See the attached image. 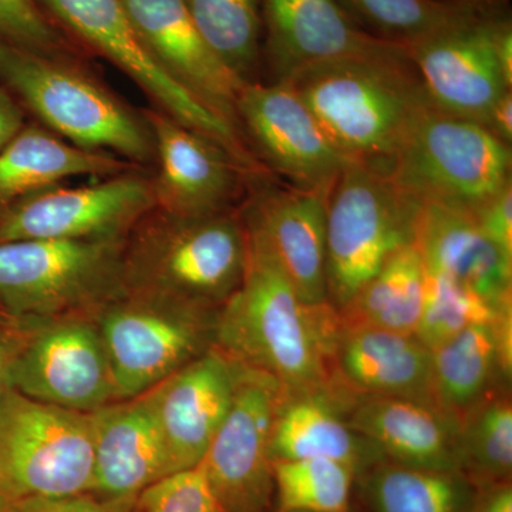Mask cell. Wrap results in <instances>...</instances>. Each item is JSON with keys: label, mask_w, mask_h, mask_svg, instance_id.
<instances>
[{"label": "cell", "mask_w": 512, "mask_h": 512, "mask_svg": "<svg viewBox=\"0 0 512 512\" xmlns=\"http://www.w3.org/2000/svg\"><path fill=\"white\" fill-rule=\"evenodd\" d=\"M339 326L338 311L330 303L303 302L268 248L248 231L247 269L215 315L214 348L274 377L288 397L328 394L340 402L332 370Z\"/></svg>", "instance_id": "obj_1"}, {"label": "cell", "mask_w": 512, "mask_h": 512, "mask_svg": "<svg viewBox=\"0 0 512 512\" xmlns=\"http://www.w3.org/2000/svg\"><path fill=\"white\" fill-rule=\"evenodd\" d=\"M282 83L346 160L389 175L413 128L434 109L404 46L322 60Z\"/></svg>", "instance_id": "obj_2"}, {"label": "cell", "mask_w": 512, "mask_h": 512, "mask_svg": "<svg viewBox=\"0 0 512 512\" xmlns=\"http://www.w3.org/2000/svg\"><path fill=\"white\" fill-rule=\"evenodd\" d=\"M0 84L37 124L90 151L153 170L156 146L143 111L111 92L80 57L32 52L0 40Z\"/></svg>", "instance_id": "obj_3"}, {"label": "cell", "mask_w": 512, "mask_h": 512, "mask_svg": "<svg viewBox=\"0 0 512 512\" xmlns=\"http://www.w3.org/2000/svg\"><path fill=\"white\" fill-rule=\"evenodd\" d=\"M247 264L241 207L202 218L153 210L124 244V293L218 311L241 285Z\"/></svg>", "instance_id": "obj_4"}, {"label": "cell", "mask_w": 512, "mask_h": 512, "mask_svg": "<svg viewBox=\"0 0 512 512\" xmlns=\"http://www.w3.org/2000/svg\"><path fill=\"white\" fill-rule=\"evenodd\" d=\"M424 205L389 174L350 163L326 197L328 299L340 311L400 249L416 244Z\"/></svg>", "instance_id": "obj_5"}, {"label": "cell", "mask_w": 512, "mask_h": 512, "mask_svg": "<svg viewBox=\"0 0 512 512\" xmlns=\"http://www.w3.org/2000/svg\"><path fill=\"white\" fill-rule=\"evenodd\" d=\"M126 239L2 242L0 313L42 322L96 312L124 293Z\"/></svg>", "instance_id": "obj_6"}, {"label": "cell", "mask_w": 512, "mask_h": 512, "mask_svg": "<svg viewBox=\"0 0 512 512\" xmlns=\"http://www.w3.org/2000/svg\"><path fill=\"white\" fill-rule=\"evenodd\" d=\"M92 413L0 397V490L13 501L93 493Z\"/></svg>", "instance_id": "obj_7"}, {"label": "cell", "mask_w": 512, "mask_h": 512, "mask_svg": "<svg viewBox=\"0 0 512 512\" xmlns=\"http://www.w3.org/2000/svg\"><path fill=\"white\" fill-rule=\"evenodd\" d=\"M84 53H96L130 77L154 109L227 148L251 173L269 175L259 164L244 136L208 110L168 76L151 56L121 0H36Z\"/></svg>", "instance_id": "obj_8"}, {"label": "cell", "mask_w": 512, "mask_h": 512, "mask_svg": "<svg viewBox=\"0 0 512 512\" xmlns=\"http://www.w3.org/2000/svg\"><path fill=\"white\" fill-rule=\"evenodd\" d=\"M512 148L477 121L430 110L413 128L390 177L421 204L474 211L511 183Z\"/></svg>", "instance_id": "obj_9"}, {"label": "cell", "mask_w": 512, "mask_h": 512, "mask_svg": "<svg viewBox=\"0 0 512 512\" xmlns=\"http://www.w3.org/2000/svg\"><path fill=\"white\" fill-rule=\"evenodd\" d=\"M217 311L123 293L93 312L117 402L136 399L214 346Z\"/></svg>", "instance_id": "obj_10"}, {"label": "cell", "mask_w": 512, "mask_h": 512, "mask_svg": "<svg viewBox=\"0 0 512 512\" xmlns=\"http://www.w3.org/2000/svg\"><path fill=\"white\" fill-rule=\"evenodd\" d=\"M18 323L19 348L10 369L13 390L80 413H94L117 402L93 313Z\"/></svg>", "instance_id": "obj_11"}, {"label": "cell", "mask_w": 512, "mask_h": 512, "mask_svg": "<svg viewBox=\"0 0 512 512\" xmlns=\"http://www.w3.org/2000/svg\"><path fill=\"white\" fill-rule=\"evenodd\" d=\"M511 25L505 2L406 46L434 109L483 124L512 90L500 55V37Z\"/></svg>", "instance_id": "obj_12"}, {"label": "cell", "mask_w": 512, "mask_h": 512, "mask_svg": "<svg viewBox=\"0 0 512 512\" xmlns=\"http://www.w3.org/2000/svg\"><path fill=\"white\" fill-rule=\"evenodd\" d=\"M286 397L274 377L237 365L231 406L201 463L222 511L274 512L271 440Z\"/></svg>", "instance_id": "obj_13"}, {"label": "cell", "mask_w": 512, "mask_h": 512, "mask_svg": "<svg viewBox=\"0 0 512 512\" xmlns=\"http://www.w3.org/2000/svg\"><path fill=\"white\" fill-rule=\"evenodd\" d=\"M153 210L151 171L143 168L79 187L57 184L0 214V244L29 239H126Z\"/></svg>", "instance_id": "obj_14"}, {"label": "cell", "mask_w": 512, "mask_h": 512, "mask_svg": "<svg viewBox=\"0 0 512 512\" xmlns=\"http://www.w3.org/2000/svg\"><path fill=\"white\" fill-rule=\"evenodd\" d=\"M239 128L259 164L275 180L328 197L350 164L286 83H248L237 103Z\"/></svg>", "instance_id": "obj_15"}, {"label": "cell", "mask_w": 512, "mask_h": 512, "mask_svg": "<svg viewBox=\"0 0 512 512\" xmlns=\"http://www.w3.org/2000/svg\"><path fill=\"white\" fill-rule=\"evenodd\" d=\"M141 111L156 146L151 170L156 210L183 218L224 214L242 207L256 181L271 178L251 173L227 148L164 111Z\"/></svg>", "instance_id": "obj_16"}, {"label": "cell", "mask_w": 512, "mask_h": 512, "mask_svg": "<svg viewBox=\"0 0 512 512\" xmlns=\"http://www.w3.org/2000/svg\"><path fill=\"white\" fill-rule=\"evenodd\" d=\"M276 181L264 178L252 185L241 207L245 225L268 248L303 302L329 303L326 195Z\"/></svg>", "instance_id": "obj_17"}, {"label": "cell", "mask_w": 512, "mask_h": 512, "mask_svg": "<svg viewBox=\"0 0 512 512\" xmlns=\"http://www.w3.org/2000/svg\"><path fill=\"white\" fill-rule=\"evenodd\" d=\"M121 3L141 42L168 76L241 133L237 103L245 84L235 79L212 53L192 22L184 0Z\"/></svg>", "instance_id": "obj_18"}, {"label": "cell", "mask_w": 512, "mask_h": 512, "mask_svg": "<svg viewBox=\"0 0 512 512\" xmlns=\"http://www.w3.org/2000/svg\"><path fill=\"white\" fill-rule=\"evenodd\" d=\"M237 365L212 346L146 393L173 473L200 466L232 403Z\"/></svg>", "instance_id": "obj_19"}, {"label": "cell", "mask_w": 512, "mask_h": 512, "mask_svg": "<svg viewBox=\"0 0 512 512\" xmlns=\"http://www.w3.org/2000/svg\"><path fill=\"white\" fill-rule=\"evenodd\" d=\"M261 3L264 83L285 82L302 67L322 60L375 55L400 46L367 35L340 8L338 0H261Z\"/></svg>", "instance_id": "obj_20"}, {"label": "cell", "mask_w": 512, "mask_h": 512, "mask_svg": "<svg viewBox=\"0 0 512 512\" xmlns=\"http://www.w3.org/2000/svg\"><path fill=\"white\" fill-rule=\"evenodd\" d=\"M332 370L336 389L349 399L394 397L443 410L434 387L430 349L416 335L340 325Z\"/></svg>", "instance_id": "obj_21"}, {"label": "cell", "mask_w": 512, "mask_h": 512, "mask_svg": "<svg viewBox=\"0 0 512 512\" xmlns=\"http://www.w3.org/2000/svg\"><path fill=\"white\" fill-rule=\"evenodd\" d=\"M92 416L93 494L109 500L136 501L150 485L173 474L147 394L111 403Z\"/></svg>", "instance_id": "obj_22"}, {"label": "cell", "mask_w": 512, "mask_h": 512, "mask_svg": "<svg viewBox=\"0 0 512 512\" xmlns=\"http://www.w3.org/2000/svg\"><path fill=\"white\" fill-rule=\"evenodd\" d=\"M345 412L350 429L386 460L427 470H458V423L436 409L394 397H356Z\"/></svg>", "instance_id": "obj_23"}, {"label": "cell", "mask_w": 512, "mask_h": 512, "mask_svg": "<svg viewBox=\"0 0 512 512\" xmlns=\"http://www.w3.org/2000/svg\"><path fill=\"white\" fill-rule=\"evenodd\" d=\"M416 245L427 271L467 286L495 308H510L512 259L485 237L471 211L424 205Z\"/></svg>", "instance_id": "obj_24"}, {"label": "cell", "mask_w": 512, "mask_h": 512, "mask_svg": "<svg viewBox=\"0 0 512 512\" xmlns=\"http://www.w3.org/2000/svg\"><path fill=\"white\" fill-rule=\"evenodd\" d=\"M138 168L106 151L73 146L36 121H28L0 150V214L70 178H107Z\"/></svg>", "instance_id": "obj_25"}, {"label": "cell", "mask_w": 512, "mask_h": 512, "mask_svg": "<svg viewBox=\"0 0 512 512\" xmlns=\"http://www.w3.org/2000/svg\"><path fill=\"white\" fill-rule=\"evenodd\" d=\"M511 312L505 309L430 350L437 400L457 423L490 393L495 376L511 377Z\"/></svg>", "instance_id": "obj_26"}, {"label": "cell", "mask_w": 512, "mask_h": 512, "mask_svg": "<svg viewBox=\"0 0 512 512\" xmlns=\"http://www.w3.org/2000/svg\"><path fill=\"white\" fill-rule=\"evenodd\" d=\"M272 461L329 458L363 473L383 460L365 437L350 429L345 407L328 394L286 397L276 416Z\"/></svg>", "instance_id": "obj_27"}, {"label": "cell", "mask_w": 512, "mask_h": 512, "mask_svg": "<svg viewBox=\"0 0 512 512\" xmlns=\"http://www.w3.org/2000/svg\"><path fill=\"white\" fill-rule=\"evenodd\" d=\"M363 512H473L478 490L457 471L377 461L359 474Z\"/></svg>", "instance_id": "obj_28"}, {"label": "cell", "mask_w": 512, "mask_h": 512, "mask_svg": "<svg viewBox=\"0 0 512 512\" xmlns=\"http://www.w3.org/2000/svg\"><path fill=\"white\" fill-rule=\"evenodd\" d=\"M426 281L427 268L420 249L416 244L407 245L338 311L340 325L416 335Z\"/></svg>", "instance_id": "obj_29"}, {"label": "cell", "mask_w": 512, "mask_h": 512, "mask_svg": "<svg viewBox=\"0 0 512 512\" xmlns=\"http://www.w3.org/2000/svg\"><path fill=\"white\" fill-rule=\"evenodd\" d=\"M202 39L235 79L262 80L261 0H184Z\"/></svg>", "instance_id": "obj_30"}, {"label": "cell", "mask_w": 512, "mask_h": 512, "mask_svg": "<svg viewBox=\"0 0 512 512\" xmlns=\"http://www.w3.org/2000/svg\"><path fill=\"white\" fill-rule=\"evenodd\" d=\"M508 0H338L367 35L409 46Z\"/></svg>", "instance_id": "obj_31"}, {"label": "cell", "mask_w": 512, "mask_h": 512, "mask_svg": "<svg viewBox=\"0 0 512 512\" xmlns=\"http://www.w3.org/2000/svg\"><path fill=\"white\" fill-rule=\"evenodd\" d=\"M458 470L477 490L511 483L512 406L488 393L458 421Z\"/></svg>", "instance_id": "obj_32"}, {"label": "cell", "mask_w": 512, "mask_h": 512, "mask_svg": "<svg viewBox=\"0 0 512 512\" xmlns=\"http://www.w3.org/2000/svg\"><path fill=\"white\" fill-rule=\"evenodd\" d=\"M274 512H352L359 473L329 458L272 461Z\"/></svg>", "instance_id": "obj_33"}, {"label": "cell", "mask_w": 512, "mask_h": 512, "mask_svg": "<svg viewBox=\"0 0 512 512\" xmlns=\"http://www.w3.org/2000/svg\"><path fill=\"white\" fill-rule=\"evenodd\" d=\"M510 308H495L467 286L427 271L426 293L416 338L431 350L470 326L491 322L498 313Z\"/></svg>", "instance_id": "obj_34"}, {"label": "cell", "mask_w": 512, "mask_h": 512, "mask_svg": "<svg viewBox=\"0 0 512 512\" xmlns=\"http://www.w3.org/2000/svg\"><path fill=\"white\" fill-rule=\"evenodd\" d=\"M0 40L45 55L86 56L36 0H0Z\"/></svg>", "instance_id": "obj_35"}, {"label": "cell", "mask_w": 512, "mask_h": 512, "mask_svg": "<svg viewBox=\"0 0 512 512\" xmlns=\"http://www.w3.org/2000/svg\"><path fill=\"white\" fill-rule=\"evenodd\" d=\"M133 512H224L204 467L177 471L138 495Z\"/></svg>", "instance_id": "obj_36"}, {"label": "cell", "mask_w": 512, "mask_h": 512, "mask_svg": "<svg viewBox=\"0 0 512 512\" xmlns=\"http://www.w3.org/2000/svg\"><path fill=\"white\" fill-rule=\"evenodd\" d=\"M485 237L512 259V183L471 211Z\"/></svg>", "instance_id": "obj_37"}, {"label": "cell", "mask_w": 512, "mask_h": 512, "mask_svg": "<svg viewBox=\"0 0 512 512\" xmlns=\"http://www.w3.org/2000/svg\"><path fill=\"white\" fill-rule=\"evenodd\" d=\"M136 501L109 500L87 493L15 501L13 512H133Z\"/></svg>", "instance_id": "obj_38"}, {"label": "cell", "mask_w": 512, "mask_h": 512, "mask_svg": "<svg viewBox=\"0 0 512 512\" xmlns=\"http://www.w3.org/2000/svg\"><path fill=\"white\" fill-rule=\"evenodd\" d=\"M20 342V326L16 320L6 318L0 313V397L10 387V369L18 352Z\"/></svg>", "instance_id": "obj_39"}, {"label": "cell", "mask_w": 512, "mask_h": 512, "mask_svg": "<svg viewBox=\"0 0 512 512\" xmlns=\"http://www.w3.org/2000/svg\"><path fill=\"white\" fill-rule=\"evenodd\" d=\"M28 123L25 110L0 84V150L9 144Z\"/></svg>", "instance_id": "obj_40"}, {"label": "cell", "mask_w": 512, "mask_h": 512, "mask_svg": "<svg viewBox=\"0 0 512 512\" xmlns=\"http://www.w3.org/2000/svg\"><path fill=\"white\" fill-rule=\"evenodd\" d=\"M481 126L505 146L512 147V90L495 101Z\"/></svg>", "instance_id": "obj_41"}, {"label": "cell", "mask_w": 512, "mask_h": 512, "mask_svg": "<svg viewBox=\"0 0 512 512\" xmlns=\"http://www.w3.org/2000/svg\"><path fill=\"white\" fill-rule=\"evenodd\" d=\"M15 501L5 491L0 490V512H13Z\"/></svg>", "instance_id": "obj_42"}]
</instances>
